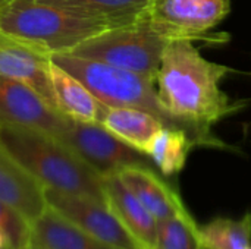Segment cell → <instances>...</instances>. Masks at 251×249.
I'll list each match as a JSON object with an SVG mask.
<instances>
[{
    "mask_svg": "<svg viewBox=\"0 0 251 249\" xmlns=\"http://www.w3.org/2000/svg\"><path fill=\"white\" fill-rule=\"evenodd\" d=\"M6 244H7V239H6V235H4V233H3V232L0 230V248H1V247H4Z\"/></svg>",
    "mask_w": 251,
    "mask_h": 249,
    "instance_id": "22",
    "label": "cell"
},
{
    "mask_svg": "<svg viewBox=\"0 0 251 249\" xmlns=\"http://www.w3.org/2000/svg\"><path fill=\"white\" fill-rule=\"evenodd\" d=\"M106 203L143 249L156 248L157 222L138 198L125 186L118 173L101 178Z\"/></svg>",
    "mask_w": 251,
    "mask_h": 249,
    "instance_id": "12",
    "label": "cell"
},
{
    "mask_svg": "<svg viewBox=\"0 0 251 249\" xmlns=\"http://www.w3.org/2000/svg\"><path fill=\"white\" fill-rule=\"evenodd\" d=\"M156 249H206L200 239V226L188 210L157 222Z\"/></svg>",
    "mask_w": 251,
    "mask_h": 249,
    "instance_id": "20",
    "label": "cell"
},
{
    "mask_svg": "<svg viewBox=\"0 0 251 249\" xmlns=\"http://www.w3.org/2000/svg\"><path fill=\"white\" fill-rule=\"evenodd\" d=\"M66 120L29 85L0 75V125L25 126L60 139Z\"/></svg>",
    "mask_w": 251,
    "mask_h": 249,
    "instance_id": "9",
    "label": "cell"
},
{
    "mask_svg": "<svg viewBox=\"0 0 251 249\" xmlns=\"http://www.w3.org/2000/svg\"><path fill=\"white\" fill-rule=\"evenodd\" d=\"M231 10V0H153L150 25L169 40H210L209 32Z\"/></svg>",
    "mask_w": 251,
    "mask_h": 249,
    "instance_id": "6",
    "label": "cell"
},
{
    "mask_svg": "<svg viewBox=\"0 0 251 249\" xmlns=\"http://www.w3.org/2000/svg\"><path fill=\"white\" fill-rule=\"evenodd\" d=\"M0 249H13V248H12V247H10L9 244H6L4 247H1V248H0Z\"/></svg>",
    "mask_w": 251,
    "mask_h": 249,
    "instance_id": "24",
    "label": "cell"
},
{
    "mask_svg": "<svg viewBox=\"0 0 251 249\" xmlns=\"http://www.w3.org/2000/svg\"><path fill=\"white\" fill-rule=\"evenodd\" d=\"M153 249H156V248H153Z\"/></svg>",
    "mask_w": 251,
    "mask_h": 249,
    "instance_id": "27",
    "label": "cell"
},
{
    "mask_svg": "<svg viewBox=\"0 0 251 249\" xmlns=\"http://www.w3.org/2000/svg\"><path fill=\"white\" fill-rule=\"evenodd\" d=\"M0 230L13 249H25L31 245V225L3 201H0Z\"/></svg>",
    "mask_w": 251,
    "mask_h": 249,
    "instance_id": "21",
    "label": "cell"
},
{
    "mask_svg": "<svg viewBox=\"0 0 251 249\" xmlns=\"http://www.w3.org/2000/svg\"><path fill=\"white\" fill-rule=\"evenodd\" d=\"M228 66L203 57L191 40H171L156 76L162 109L184 125L200 145H221L210 128L240 109L221 90Z\"/></svg>",
    "mask_w": 251,
    "mask_h": 249,
    "instance_id": "1",
    "label": "cell"
},
{
    "mask_svg": "<svg viewBox=\"0 0 251 249\" xmlns=\"http://www.w3.org/2000/svg\"><path fill=\"white\" fill-rule=\"evenodd\" d=\"M0 144L44 188L107 204L101 176L50 134L25 126L0 125Z\"/></svg>",
    "mask_w": 251,
    "mask_h": 249,
    "instance_id": "2",
    "label": "cell"
},
{
    "mask_svg": "<svg viewBox=\"0 0 251 249\" xmlns=\"http://www.w3.org/2000/svg\"><path fill=\"white\" fill-rule=\"evenodd\" d=\"M247 249H251V247H249V248H247Z\"/></svg>",
    "mask_w": 251,
    "mask_h": 249,
    "instance_id": "26",
    "label": "cell"
},
{
    "mask_svg": "<svg viewBox=\"0 0 251 249\" xmlns=\"http://www.w3.org/2000/svg\"><path fill=\"white\" fill-rule=\"evenodd\" d=\"M10 1H12V0H0V9H3V7H4L6 4H9Z\"/></svg>",
    "mask_w": 251,
    "mask_h": 249,
    "instance_id": "23",
    "label": "cell"
},
{
    "mask_svg": "<svg viewBox=\"0 0 251 249\" xmlns=\"http://www.w3.org/2000/svg\"><path fill=\"white\" fill-rule=\"evenodd\" d=\"M59 141L75 151L101 178L131 164H144L141 153L118 139L99 122H79L68 117Z\"/></svg>",
    "mask_w": 251,
    "mask_h": 249,
    "instance_id": "8",
    "label": "cell"
},
{
    "mask_svg": "<svg viewBox=\"0 0 251 249\" xmlns=\"http://www.w3.org/2000/svg\"><path fill=\"white\" fill-rule=\"evenodd\" d=\"M109 28L37 0H12L0 9V29L50 54L69 53L84 40Z\"/></svg>",
    "mask_w": 251,
    "mask_h": 249,
    "instance_id": "3",
    "label": "cell"
},
{
    "mask_svg": "<svg viewBox=\"0 0 251 249\" xmlns=\"http://www.w3.org/2000/svg\"><path fill=\"white\" fill-rule=\"evenodd\" d=\"M0 201L32 225L46 210L44 186L0 144Z\"/></svg>",
    "mask_w": 251,
    "mask_h": 249,
    "instance_id": "11",
    "label": "cell"
},
{
    "mask_svg": "<svg viewBox=\"0 0 251 249\" xmlns=\"http://www.w3.org/2000/svg\"><path fill=\"white\" fill-rule=\"evenodd\" d=\"M200 239L206 249H247L251 244V216L241 220L215 219L200 227Z\"/></svg>",
    "mask_w": 251,
    "mask_h": 249,
    "instance_id": "19",
    "label": "cell"
},
{
    "mask_svg": "<svg viewBox=\"0 0 251 249\" xmlns=\"http://www.w3.org/2000/svg\"><path fill=\"white\" fill-rule=\"evenodd\" d=\"M50 56L46 50L0 29V75L29 85L57 110L50 81Z\"/></svg>",
    "mask_w": 251,
    "mask_h": 249,
    "instance_id": "10",
    "label": "cell"
},
{
    "mask_svg": "<svg viewBox=\"0 0 251 249\" xmlns=\"http://www.w3.org/2000/svg\"><path fill=\"white\" fill-rule=\"evenodd\" d=\"M47 207L85 233L115 249H143L107 204L74 194L44 188Z\"/></svg>",
    "mask_w": 251,
    "mask_h": 249,
    "instance_id": "7",
    "label": "cell"
},
{
    "mask_svg": "<svg viewBox=\"0 0 251 249\" xmlns=\"http://www.w3.org/2000/svg\"><path fill=\"white\" fill-rule=\"evenodd\" d=\"M169 41L144 16L129 25L106 28L84 40L68 54L104 62L156 81Z\"/></svg>",
    "mask_w": 251,
    "mask_h": 249,
    "instance_id": "5",
    "label": "cell"
},
{
    "mask_svg": "<svg viewBox=\"0 0 251 249\" xmlns=\"http://www.w3.org/2000/svg\"><path fill=\"white\" fill-rule=\"evenodd\" d=\"M116 173L156 222L187 211L179 194L146 164H131Z\"/></svg>",
    "mask_w": 251,
    "mask_h": 249,
    "instance_id": "13",
    "label": "cell"
},
{
    "mask_svg": "<svg viewBox=\"0 0 251 249\" xmlns=\"http://www.w3.org/2000/svg\"><path fill=\"white\" fill-rule=\"evenodd\" d=\"M197 142L184 129L163 126L151 141L147 154L165 176L181 172Z\"/></svg>",
    "mask_w": 251,
    "mask_h": 249,
    "instance_id": "18",
    "label": "cell"
},
{
    "mask_svg": "<svg viewBox=\"0 0 251 249\" xmlns=\"http://www.w3.org/2000/svg\"><path fill=\"white\" fill-rule=\"evenodd\" d=\"M50 59L53 63L79 79L103 104L110 107H135L146 110L159 117L165 126L184 129L190 134L184 125L174 120L162 109L157 98L156 81L104 62L82 59L68 53H54ZM190 136L193 138L191 134Z\"/></svg>",
    "mask_w": 251,
    "mask_h": 249,
    "instance_id": "4",
    "label": "cell"
},
{
    "mask_svg": "<svg viewBox=\"0 0 251 249\" xmlns=\"http://www.w3.org/2000/svg\"><path fill=\"white\" fill-rule=\"evenodd\" d=\"M250 216H251V214H250Z\"/></svg>",
    "mask_w": 251,
    "mask_h": 249,
    "instance_id": "28",
    "label": "cell"
},
{
    "mask_svg": "<svg viewBox=\"0 0 251 249\" xmlns=\"http://www.w3.org/2000/svg\"><path fill=\"white\" fill-rule=\"evenodd\" d=\"M99 123L118 139L144 156L154 136L165 126L159 117L146 110L135 107H110L106 104H103Z\"/></svg>",
    "mask_w": 251,
    "mask_h": 249,
    "instance_id": "14",
    "label": "cell"
},
{
    "mask_svg": "<svg viewBox=\"0 0 251 249\" xmlns=\"http://www.w3.org/2000/svg\"><path fill=\"white\" fill-rule=\"evenodd\" d=\"M50 81L57 110L63 116L79 122H99L103 103L79 79L51 62Z\"/></svg>",
    "mask_w": 251,
    "mask_h": 249,
    "instance_id": "17",
    "label": "cell"
},
{
    "mask_svg": "<svg viewBox=\"0 0 251 249\" xmlns=\"http://www.w3.org/2000/svg\"><path fill=\"white\" fill-rule=\"evenodd\" d=\"M31 247L35 249H115L57 214L50 207L31 225Z\"/></svg>",
    "mask_w": 251,
    "mask_h": 249,
    "instance_id": "15",
    "label": "cell"
},
{
    "mask_svg": "<svg viewBox=\"0 0 251 249\" xmlns=\"http://www.w3.org/2000/svg\"><path fill=\"white\" fill-rule=\"evenodd\" d=\"M25 249H35V248H34V247H31V245H29V247H28V248H25Z\"/></svg>",
    "mask_w": 251,
    "mask_h": 249,
    "instance_id": "25",
    "label": "cell"
},
{
    "mask_svg": "<svg viewBox=\"0 0 251 249\" xmlns=\"http://www.w3.org/2000/svg\"><path fill=\"white\" fill-rule=\"evenodd\" d=\"M74 13L76 16L96 19L109 28L129 25L144 18L153 0H37Z\"/></svg>",
    "mask_w": 251,
    "mask_h": 249,
    "instance_id": "16",
    "label": "cell"
}]
</instances>
